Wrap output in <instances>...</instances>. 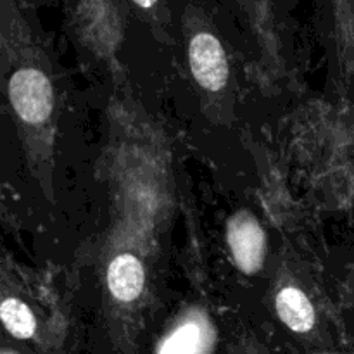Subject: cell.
<instances>
[{"label": "cell", "instance_id": "6da1fadb", "mask_svg": "<svg viewBox=\"0 0 354 354\" xmlns=\"http://www.w3.org/2000/svg\"><path fill=\"white\" fill-rule=\"evenodd\" d=\"M9 97L17 116L33 124L47 120L54 104L50 82L37 69L14 73L9 83Z\"/></svg>", "mask_w": 354, "mask_h": 354}, {"label": "cell", "instance_id": "7a4b0ae2", "mask_svg": "<svg viewBox=\"0 0 354 354\" xmlns=\"http://www.w3.org/2000/svg\"><path fill=\"white\" fill-rule=\"evenodd\" d=\"M190 68L203 88L218 92L228 78L227 55L220 41L209 33H199L192 38L189 48Z\"/></svg>", "mask_w": 354, "mask_h": 354}, {"label": "cell", "instance_id": "3957f363", "mask_svg": "<svg viewBox=\"0 0 354 354\" xmlns=\"http://www.w3.org/2000/svg\"><path fill=\"white\" fill-rule=\"evenodd\" d=\"M228 245L242 272H258L265 256V234L252 214L239 213L232 218L228 223Z\"/></svg>", "mask_w": 354, "mask_h": 354}, {"label": "cell", "instance_id": "277c9868", "mask_svg": "<svg viewBox=\"0 0 354 354\" xmlns=\"http://www.w3.org/2000/svg\"><path fill=\"white\" fill-rule=\"evenodd\" d=\"M144 268L142 263L131 254H121L107 270V283L116 299L130 303L140 296L144 289Z\"/></svg>", "mask_w": 354, "mask_h": 354}, {"label": "cell", "instance_id": "5b68a950", "mask_svg": "<svg viewBox=\"0 0 354 354\" xmlns=\"http://www.w3.org/2000/svg\"><path fill=\"white\" fill-rule=\"evenodd\" d=\"M277 311L283 324L294 332H308L315 325V311L310 299L296 287H287L277 296Z\"/></svg>", "mask_w": 354, "mask_h": 354}, {"label": "cell", "instance_id": "8992f818", "mask_svg": "<svg viewBox=\"0 0 354 354\" xmlns=\"http://www.w3.org/2000/svg\"><path fill=\"white\" fill-rule=\"evenodd\" d=\"M0 317L7 330L17 339H30L35 334V317L30 308L17 299H7L0 308Z\"/></svg>", "mask_w": 354, "mask_h": 354}, {"label": "cell", "instance_id": "52a82bcc", "mask_svg": "<svg viewBox=\"0 0 354 354\" xmlns=\"http://www.w3.org/2000/svg\"><path fill=\"white\" fill-rule=\"evenodd\" d=\"M201 334L196 325H185L166 341L161 354H196L199 349Z\"/></svg>", "mask_w": 354, "mask_h": 354}, {"label": "cell", "instance_id": "ba28073f", "mask_svg": "<svg viewBox=\"0 0 354 354\" xmlns=\"http://www.w3.org/2000/svg\"><path fill=\"white\" fill-rule=\"evenodd\" d=\"M135 3H138L140 7H152L156 3V0H133Z\"/></svg>", "mask_w": 354, "mask_h": 354}]
</instances>
